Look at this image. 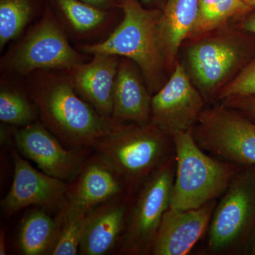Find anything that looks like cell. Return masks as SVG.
<instances>
[{"label":"cell","mask_w":255,"mask_h":255,"mask_svg":"<svg viewBox=\"0 0 255 255\" xmlns=\"http://www.w3.org/2000/svg\"><path fill=\"white\" fill-rule=\"evenodd\" d=\"M29 93L42 122L69 148H93L117 124L82 99L68 76L38 70Z\"/></svg>","instance_id":"cell-1"},{"label":"cell","mask_w":255,"mask_h":255,"mask_svg":"<svg viewBox=\"0 0 255 255\" xmlns=\"http://www.w3.org/2000/svg\"><path fill=\"white\" fill-rule=\"evenodd\" d=\"M124 18L110 36L100 43L80 45L88 54L123 57L136 64L150 95L164 85L166 65L159 49L157 25L160 9L146 8L138 0H118Z\"/></svg>","instance_id":"cell-2"},{"label":"cell","mask_w":255,"mask_h":255,"mask_svg":"<svg viewBox=\"0 0 255 255\" xmlns=\"http://www.w3.org/2000/svg\"><path fill=\"white\" fill-rule=\"evenodd\" d=\"M122 176L134 197L144 182L174 154L172 136L152 123L117 124L92 148Z\"/></svg>","instance_id":"cell-3"},{"label":"cell","mask_w":255,"mask_h":255,"mask_svg":"<svg viewBox=\"0 0 255 255\" xmlns=\"http://www.w3.org/2000/svg\"><path fill=\"white\" fill-rule=\"evenodd\" d=\"M172 138L176 169L169 208L198 209L222 196L242 167L203 150L192 130L175 132Z\"/></svg>","instance_id":"cell-4"},{"label":"cell","mask_w":255,"mask_h":255,"mask_svg":"<svg viewBox=\"0 0 255 255\" xmlns=\"http://www.w3.org/2000/svg\"><path fill=\"white\" fill-rule=\"evenodd\" d=\"M175 169L174 154L159 166L137 191L119 243L118 254L150 255L159 225L170 206Z\"/></svg>","instance_id":"cell-5"},{"label":"cell","mask_w":255,"mask_h":255,"mask_svg":"<svg viewBox=\"0 0 255 255\" xmlns=\"http://www.w3.org/2000/svg\"><path fill=\"white\" fill-rule=\"evenodd\" d=\"M255 228V167H242L216 204L209 228L213 253L236 251Z\"/></svg>","instance_id":"cell-6"},{"label":"cell","mask_w":255,"mask_h":255,"mask_svg":"<svg viewBox=\"0 0 255 255\" xmlns=\"http://www.w3.org/2000/svg\"><path fill=\"white\" fill-rule=\"evenodd\" d=\"M197 145L213 157L255 167V124L226 105L203 111L192 129Z\"/></svg>","instance_id":"cell-7"},{"label":"cell","mask_w":255,"mask_h":255,"mask_svg":"<svg viewBox=\"0 0 255 255\" xmlns=\"http://www.w3.org/2000/svg\"><path fill=\"white\" fill-rule=\"evenodd\" d=\"M82 61L47 8L36 26L4 57L2 65L10 72L26 75L38 70H69Z\"/></svg>","instance_id":"cell-8"},{"label":"cell","mask_w":255,"mask_h":255,"mask_svg":"<svg viewBox=\"0 0 255 255\" xmlns=\"http://www.w3.org/2000/svg\"><path fill=\"white\" fill-rule=\"evenodd\" d=\"M246 49L233 34L207 37L187 50L188 74L204 99L218 95L241 66Z\"/></svg>","instance_id":"cell-9"},{"label":"cell","mask_w":255,"mask_h":255,"mask_svg":"<svg viewBox=\"0 0 255 255\" xmlns=\"http://www.w3.org/2000/svg\"><path fill=\"white\" fill-rule=\"evenodd\" d=\"M127 195L130 196L118 171L95 152L85 159L76 177L69 183L63 207L55 219L60 225L66 219L84 217L97 206Z\"/></svg>","instance_id":"cell-10"},{"label":"cell","mask_w":255,"mask_h":255,"mask_svg":"<svg viewBox=\"0 0 255 255\" xmlns=\"http://www.w3.org/2000/svg\"><path fill=\"white\" fill-rule=\"evenodd\" d=\"M203 95L182 64L151 100L150 123L169 135L191 130L204 111Z\"/></svg>","instance_id":"cell-11"},{"label":"cell","mask_w":255,"mask_h":255,"mask_svg":"<svg viewBox=\"0 0 255 255\" xmlns=\"http://www.w3.org/2000/svg\"><path fill=\"white\" fill-rule=\"evenodd\" d=\"M14 140L19 152L33 161L42 172L68 183L76 177L92 149L65 148L54 134L36 122L16 128Z\"/></svg>","instance_id":"cell-12"},{"label":"cell","mask_w":255,"mask_h":255,"mask_svg":"<svg viewBox=\"0 0 255 255\" xmlns=\"http://www.w3.org/2000/svg\"><path fill=\"white\" fill-rule=\"evenodd\" d=\"M11 157L14 177L9 192L0 203L1 213L9 218L29 206L58 213L63 207L69 183L37 170L16 150L11 151Z\"/></svg>","instance_id":"cell-13"},{"label":"cell","mask_w":255,"mask_h":255,"mask_svg":"<svg viewBox=\"0 0 255 255\" xmlns=\"http://www.w3.org/2000/svg\"><path fill=\"white\" fill-rule=\"evenodd\" d=\"M216 201L195 209L169 208L159 225L150 255L189 254L209 228Z\"/></svg>","instance_id":"cell-14"},{"label":"cell","mask_w":255,"mask_h":255,"mask_svg":"<svg viewBox=\"0 0 255 255\" xmlns=\"http://www.w3.org/2000/svg\"><path fill=\"white\" fill-rule=\"evenodd\" d=\"M133 199L128 195L122 196L89 213L79 255H105L118 248Z\"/></svg>","instance_id":"cell-15"},{"label":"cell","mask_w":255,"mask_h":255,"mask_svg":"<svg viewBox=\"0 0 255 255\" xmlns=\"http://www.w3.org/2000/svg\"><path fill=\"white\" fill-rule=\"evenodd\" d=\"M93 55L89 63L79 64L68 70V76L82 99L102 116L112 119L119 57L103 53Z\"/></svg>","instance_id":"cell-16"},{"label":"cell","mask_w":255,"mask_h":255,"mask_svg":"<svg viewBox=\"0 0 255 255\" xmlns=\"http://www.w3.org/2000/svg\"><path fill=\"white\" fill-rule=\"evenodd\" d=\"M138 67L132 60H119L114 90V124L150 123L152 96L142 82Z\"/></svg>","instance_id":"cell-17"},{"label":"cell","mask_w":255,"mask_h":255,"mask_svg":"<svg viewBox=\"0 0 255 255\" xmlns=\"http://www.w3.org/2000/svg\"><path fill=\"white\" fill-rule=\"evenodd\" d=\"M199 0H167L157 25V41L166 68L175 65L181 45L197 21Z\"/></svg>","instance_id":"cell-18"},{"label":"cell","mask_w":255,"mask_h":255,"mask_svg":"<svg viewBox=\"0 0 255 255\" xmlns=\"http://www.w3.org/2000/svg\"><path fill=\"white\" fill-rule=\"evenodd\" d=\"M60 225L46 210H35L23 220L18 235V247L25 255H49Z\"/></svg>","instance_id":"cell-19"},{"label":"cell","mask_w":255,"mask_h":255,"mask_svg":"<svg viewBox=\"0 0 255 255\" xmlns=\"http://www.w3.org/2000/svg\"><path fill=\"white\" fill-rule=\"evenodd\" d=\"M250 9L241 0H199V16L189 38H196L221 27Z\"/></svg>","instance_id":"cell-20"},{"label":"cell","mask_w":255,"mask_h":255,"mask_svg":"<svg viewBox=\"0 0 255 255\" xmlns=\"http://www.w3.org/2000/svg\"><path fill=\"white\" fill-rule=\"evenodd\" d=\"M34 0H0V48L17 38L34 13Z\"/></svg>","instance_id":"cell-21"},{"label":"cell","mask_w":255,"mask_h":255,"mask_svg":"<svg viewBox=\"0 0 255 255\" xmlns=\"http://www.w3.org/2000/svg\"><path fill=\"white\" fill-rule=\"evenodd\" d=\"M63 17L74 31L88 33L107 21V10L100 9L80 0H55Z\"/></svg>","instance_id":"cell-22"},{"label":"cell","mask_w":255,"mask_h":255,"mask_svg":"<svg viewBox=\"0 0 255 255\" xmlns=\"http://www.w3.org/2000/svg\"><path fill=\"white\" fill-rule=\"evenodd\" d=\"M36 107L16 90L1 88L0 92V121L2 123L23 127L34 123Z\"/></svg>","instance_id":"cell-23"},{"label":"cell","mask_w":255,"mask_h":255,"mask_svg":"<svg viewBox=\"0 0 255 255\" xmlns=\"http://www.w3.org/2000/svg\"><path fill=\"white\" fill-rule=\"evenodd\" d=\"M86 221L87 216L66 219L60 223L59 232L49 255H79Z\"/></svg>","instance_id":"cell-24"},{"label":"cell","mask_w":255,"mask_h":255,"mask_svg":"<svg viewBox=\"0 0 255 255\" xmlns=\"http://www.w3.org/2000/svg\"><path fill=\"white\" fill-rule=\"evenodd\" d=\"M217 95L218 99L222 101L233 97L255 96V59L221 89Z\"/></svg>","instance_id":"cell-25"},{"label":"cell","mask_w":255,"mask_h":255,"mask_svg":"<svg viewBox=\"0 0 255 255\" xmlns=\"http://www.w3.org/2000/svg\"><path fill=\"white\" fill-rule=\"evenodd\" d=\"M223 105L246 115L247 118L255 121V96L233 97L223 100Z\"/></svg>","instance_id":"cell-26"},{"label":"cell","mask_w":255,"mask_h":255,"mask_svg":"<svg viewBox=\"0 0 255 255\" xmlns=\"http://www.w3.org/2000/svg\"><path fill=\"white\" fill-rule=\"evenodd\" d=\"M80 1L93 5L100 9L107 10V11L115 7L116 6H119V3L117 2V0H80Z\"/></svg>","instance_id":"cell-27"},{"label":"cell","mask_w":255,"mask_h":255,"mask_svg":"<svg viewBox=\"0 0 255 255\" xmlns=\"http://www.w3.org/2000/svg\"><path fill=\"white\" fill-rule=\"evenodd\" d=\"M146 8L151 9H162L167 0H138Z\"/></svg>","instance_id":"cell-28"},{"label":"cell","mask_w":255,"mask_h":255,"mask_svg":"<svg viewBox=\"0 0 255 255\" xmlns=\"http://www.w3.org/2000/svg\"><path fill=\"white\" fill-rule=\"evenodd\" d=\"M242 27L246 31L255 34V12L248 16L243 21Z\"/></svg>","instance_id":"cell-29"},{"label":"cell","mask_w":255,"mask_h":255,"mask_svg":"<svg viewBox=\"0 0 255 255\" xmlns=\"http://www.w3.org/2000/svg\"><path fill=\"white\" fill-rule=\"evenodd\" d=\"M6 255V233L5 230H1L0 232V255Z\"/></svg>","instance_id":"cell-30"},{"label":"cell","mask_w":255,"mask_h":255,"mask_svg":"<svg viewBox=\"0 0 255 255\" xmlns=\"http://www.w3.org/2000/svg\"><path fill=\"white\" fill-rule=\"evenodd\" d=\"M251 254L255 255V232L253 237V244H252Z\"/></svg>","instance_id":"cell-31"},{"label":"cell","mask_w":255,"mask_h":255,"mask_svg":"<svg viewBox=\"0 0 255 255\" xmlns=\"http://www.w3.org/2000/svg\"><path fill=\"white\" fill-rule=\"evenodd\" d=\"M250 6L252 8H255V0H251L250 1Z\"/></svg>","instance_id":"cell-32"},{"label":"cell","mask_w":255,"mask_h":255,"mask_svg":"<svg viewBox=\"0 0 255 255\" xmlns=\"http://www.w3.org/2000/svg\"><path fill=\"white\" fill-rule=\"evenodd\" d=\"M241 1H244L245 3H246V4L251 7V6H250V1H251V0H241Z\"/></svg>","instance_id":"cell-33"}]
</instances>
